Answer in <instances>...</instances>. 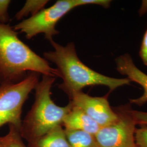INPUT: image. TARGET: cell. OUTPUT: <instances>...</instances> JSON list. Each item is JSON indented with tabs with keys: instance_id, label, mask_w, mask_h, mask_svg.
Masks as SVG:
<instances>
[{
	"instance_id": "obj_1",
	"label": "cell",
	"mask_w": 147,
	"mask_h": 147,
	"mask_svg": "<svg viewBox=\"0 0 147 147\" xmlns=\"http://www.w3.org/2000/svg\"><path fill=\"white\" fill-rule=\"evenodd\" d=\"M53 50L44 53V58L56 66L58 77L62 79L58 88L69 96L76 92L82 91L84 87L104 86L110 92L126 85H130L128 78L118 79L99 73L87 66L79 58L73 42L63 46L49 41Z\"/></svg>"
},
{
	"instance_id": "obj_2",
	"label": "cell",
	"mask_w": 147,
	"mask_h": 147,
	"mask_svg": "<svg viewBox=\"0 0 147 147\" xmlns=\"http://www.w3.org/2000/svg\"><path fill=\"white\" fill-rule=\"evenodd\" d=\"M31 72L58 77L57 70L19 38L8 24H0V84L19 82Z\"/></svg>"
},
{
	"instance_id": "obj_3",
	"label": "cell",
	"mask_w": 147,
	"mask_h": 147,
	"mask_svg": "<svg viewBox=\"0 0 147 147\" xmlns=\"http://www.w3.org/2000/svg\"><path fill=\"white\" fill-rule=\"evenodd\" d=\"M56 78L42 75L35 88V100L31 109L22 121L20 133L28 142L42 136L57 126L62 125L64 118L71 108L56 105L51 98V87Z\"/></svg>"
},
{
	"instance_id": "obj_4",
	"label": "cell",
	"mask_w": 147,
	"mask_h": 147,
	"mask_svg": "<svg viewBox=\"0 0 147 147\" xmlns=\"http://www.w3.org/2000/svg\"><path fill=\"white\" fill-rule=\"evenodd\" d=\"M40 75L31 72L19 82L0 84V127L8 124L20 131L23 105L32 90L35 89Z\"/></svg>"
},
{
	"instance_id": "obj_5",
	"label": "cell",
	"mask_w": 147,
	"mask_h": 147,
	"mask_svg": "<svg viewBox=\"0 0 147 147\" xmlns=\"http://www.w3.org/2000/svg\"><path fill=\"white\" fill-rule=\"evenodd\" d=\"M76 7L75 0H58L51 7L22 20L13 28L16 31L24 33L28 39L44 34L45 38L50 41L54 36L59 33L56 28L58 21Z\"/></svg>"
},
{
	"instance_id": "obj_6",
	"label": "cell",
	"mask_w": 147,
	"mask_h": 147,
	"mask_svg": "<svg viewBox=\"0 0 147 147\" xmlns=\"http://www.w3.org/2000/svg\"><path fill=\"white\" fill-rule=\"evenodd\" d=\"M118 118L107 126L101 127L95 135L100 147H137L135 141L136 123L131 109L121 107L115 110Z\"/></svg>"
},
{
	"instance_id": "obj_7",
	"label": "cell",
	"mask_w": 147,
	"mask_h": 147,
	"mask_svg": "<svg viewBox=\"0 0 147 147\" xmlns=\"http://www.w3.org/2000/svg\"><path fill=\"white\" fill-rule=\"evenodd\" d=\"M69 98L70 102L84 111L100 127L110 125L118 118L117 112L111 107L107 95L101 97L92 96L80 91Z\"/></svg>"
},
{
	"instance_id": "obj_8",
	"label": "cell",
	"mask_w": 147,
	"mask_h": 147,
	"mask_svg": "<svg viewBox=\"0 0 147 147\" xmlns=\"http://www.w3.org/2000/svg\"><path fill=\"white\" fill-rule=\"evenodd\" d=\"M116 69L118 73L127 76L131 82L140 84L143 93L141 96L130 99V102L138 106L147 102V75L138 68L134 62L130 55L125 53L120 55L115 59Z\"/></svg>"
},
{
	"instance_id": "obj_9",
	"label": "cell",
	"mask_w": 147,
	"mask_h": 147,
	"mask_svg": "<svg viewBox=\"0 0 147 147\" xmlns=\"http://www.w3.org/2000/svg\"><path fill=\"white\" fill-rule=\"evenodd\" d=\"M70 103L71 108L63 119L62 126L64 129L82 131L95 135L101 127L84 111Z\"/></svg>"
},
{
	"instance_id": "obj_10",
	"label": "cell",
	"mask_w": 147,
	"mask_h": 147,
	"mask_svg": "<svg viewBox=\"0 0 147 147\" xmlns=\"http://www.w3.org/2000/svg\"><path fill=\"white\" fill-rule=\"evenodd\" d=\"M28 147H70L65 130L57 126L42 136L28 142Z\"/></svg>"
},
{
	"instance_id": "obj_11",
	"label": "cell",
	"mask_w": 147,
	"mask_h": 147,
	"mask_svg": "<svg viewBox=\"0 0 147 147\" xmlns=\"http://www.w3.org/2000/svg\"><path fill=\"white\" fill-rule=\"evenodd\" d=\"M65 132L70 147H100L95 135L82 131Z\"/></svg>"
},
{
	"instance_id": "obj_12",
	"label": "cell",
	"mask_w": 147,
	"mask_h": 147,
	"mask_svg": "<svg viewBox=\"0 0 147 147\" xmlns=\"http://www.w3.org/2000/svg\"><path fill=\"white\" fill-rule=\"evenodd\" d=\"M49 2L47 0H27L21 9L16 13L15 18L17 20H21L29 16L30 17L34 16L44 9Z\"/></svg>"
},
{
	"instance_id": "obj_13",
	"label": "cell",
	"mask_w": 147,
	"mask_h": 147,
	"mask_svg": "<svg viewBox=\"0 0 147 147\" xmlns=\"http://www.w3.org/2000/svg\"><path fill=\"white\" fill-rule=\"evenodd\" d=\"M8 133L0 137V147H28L22 141L20 131L13 125H9Z\"/></svg>"
},
{
	"instance_id": "obj_14",
	"label": "cell",
	"mask_w": 147,
	"mask_h": 147,
	"mask_svg": "<svg viewBox=\"0 0 147 147\" xmlns=\"http://www.w3.org/2000/svg\"><path fill=\"white\" fill-rule=\"evenodd\" d=\"M135 141L137 147H147V126L136 129Z\"/></svg>"
},
{
	"instance_id": "obj_15",
	"label": "cell",
	"mask_w": 147,
	"mask_h": 147,
	"mask_svg": "<svg viewBox=\"0 0 147 147\" xmlns=\"http://www.w3.org/2000/svg\"><path fill=\"white\" fill-rule=\"evenodd\" d=\"M11 3L9 0H0V24H7L9 21L8 9Z\"/></svg>"
},
{
	"instance_id": "obj_16",
	"label": "cell",
	"mask_w": 147,
	"mask_h": 147,
	"mask_svg": "<svg viewBox=\"0 0 147 147\" xmlns=\"http://www.w3.org/2000/svg\"><path fill=\"white\" fill-rule=\"evenodd\" d=\"M77 7L81 5H100L105 8L110 7L111 3L110 0H75Z\"/></svg>"
},
{
	"instance_id": "obj_17",
	"label": "cell",
	"mask_w": 147,
	"mask_h": 147,
	"mask_svg": "<svg viewBox=\"0 0 147 147\" xmlns=\"http://www.w3.org/2000/svg\"><path fill=\"white\" fill-rule=\"evenodd\" d=\"M131 113L137 125H147V112L131 110Z\"/></svg>"
},
{
	"instance_id": "obj_18",
	"label": "cell",
	"mask_w": 147,
	"mask_h": 147,
	"mask_svg": "<svg viewBox=\"0 0 147 147\" xmlns=\"http://www.w3.org/2000/svg\"><path fill=\"white\" fill-rule=\"evenodd\" d=\"M139 56L143 64L147 66V28L142 39V43L139 51Z\"/></svg>"
},
{
	"instance_id": "obj_19",
	"label": "cell",
	"mask_w": 147,
	"mask_h": 147,
	"mask_svg": "<svg viewBox=\"0 0 147 147\" xmlns=\"http://www.w3.org/2000/svg\"><path fill=\"white\" fill-rule=\"evenodd\" d=\"M147 13V0H143L142 1L141 5L139 10L140 16H143Z\"/></svg>"
}]
</instances>
